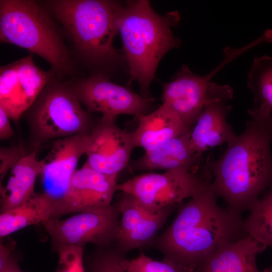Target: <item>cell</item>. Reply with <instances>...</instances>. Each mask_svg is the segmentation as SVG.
<instances>
[{"instance_id":"6da1fadb","label":"cell","mask_w":272,"mask_h":272,"mask_svg":"<svg viewBox=\"0 0 272 272\" xmlns=\"http://www.w3.org/2000/svg\"><path fill=\"white\" fill-rule=\"evenodd\" d=\"M241 134L218 159L208 160L211 187L227 208L241 215L250 211L272 183V109L252 107Z\"/></svg>"},{"instance_id":"7a4b0ae2","label":"cell","mask_w":272,"mask_h":272,"mask_svg":"<svg viewBox=\"0 0 272 272\" xmlns=\"http://www.w3.org/2000/svg\"><path fill=\"white\" fill-rule=\"evenodd\" d=\"M211 181L178 205L173 222L150 245L163 254V260L189 272L221 242L248 235L241 215L218 204Z\"/></svg>"},{"instance_id":"3957f363","label":"cell","mask_w":272,"mask_h":272,"mask_svg":"<svg viewBox=\"0 0 272 272\" xmlns=\"http://www.w3.org/2000/svg\"><path fill=\"white\" fill-rule=\"evenodd\" d=\"M180 21L178 12L165 16L157 13L148 1H130L120 5L117 19L131 81L139 84L141 96L154 99L149 88L161 58L169 50L179 47L180 40L171 28Z\"/></svg>"},{"instance_id":"277c9868","label":"cell","mask_w":272,"mask_h":272,"mask_svg":"<svg viewBox=\"0 0 272 272\" xmlns=\"http://www.w3.org/2000/svg\"><path fill=\"white\" fill-rule=\"evenodd\" d=\"M44 7L62 25L75 52L86 63H115L120 55L113 45L120 4L106 0H49Z\"/></svg>"},{"instance_id":"5b68a950","label":"cell","mask_w":272,"mask_h":272,"mask_svg":"<svg viewBox=\"0 0 272 272\" xmlns=\"http://www.w3.org/2000/svg\"><path fill=\"white\" fill-rule=\"evenodd\" d=\"M0 41L39 55L50 64L59 79L74 72L71 52L51 14L41 3L1 0Z\"/></svg>"},{"instance_id":"8992f818","label":"cell","mask_w":272,"mask_h":272,"mask_svg":"<svg viewBox=\"0 0 272 272\" xmlns=\"http://www.w3.org/2000/svg\"><path fill=\"white\" fill-rule=\"evenodd\" d=\"M27 112L34 146L38 148L51 140L90 135L98 121L83 108L71 83L56 77Z\"/></svg>"},{"instance_id":"52a82bcc","label":"cell","mask_w":272,"mask_h":272,"mask_svg":"<svg viewBox=\"0 0 272 272\" xmlns=\"http://www.w3.org/2000/svg\"><path fill=\"white\" fill-rule=\"evenodd\" d=\"M211 180L210 171L203 165L198 174L185 169L143 173L117 184V191L131 195L146 209L155 213L192 197Z\"/></svg>"},{"instance_id":"ba28073f","label":"cell","mask_w":272,"mask_h":272,"mask_svg":"<svg viewBox=\"0 0 272 272\" xmlns=\"http://www.w3.org/2000/svg\"><path fill=\"white\" fill-rule=\"evenodd\" d=\"M120 219V209L116 202L67 219H50L43 224L55 250L64 245L83 247L88 243L96 247H104L117 242Z\"/></svg>"},{"instance_id":"9c48e42d","label":"cell","mask_w":272,"mask_h":272,"mask_svg":"<svg viewBox=\"0 0 272 272\" xmlns=\"http://www.w3.org/2000/svg\"><path fill=\"white\" fill-rule=\"evenodd\" d=\"M221 69L219 65L209 74L200 77L183 65L171 81L162 84V104L188 129H192L208 102L233 95L230 86L220 85L211 81Z\"/></svg>"},{"instance_id":"30bf717a","label":"cell","mask_w":272,"mask_h":272,"mask_svg":"<svg viewBox=\"0 0 272 272\" xmlns=\"http://www.w3.org/2000/svg\"><path fill=\"white\" fill-rule=\"evenodd\" d=\"M71 84L82 105L90 113L115 117L127 114L137 117L152 111L154 99L145 98L127 87L112 82L102 73Z\"/></svg>"},{"instance_id":"8fae6325","label":"cell","mask_w":272,"mask_h":272,"mask_svg":"<svg viewBox=\"0 0 272 272\" xmlns=\"http://www.w3.org/2000/svg\"><path fill=\"white\" fill-rule=\"evenodd\" d=\"M54 73L36 65L32 55L0 69V107L17 121L33 105Z\"/></svg>"},{"instance_id":"7c38bea8","label":"cell","mask_w":272,"mask_h":272,"mask_svg":"<svg viewBox=\"0 0 272 272\" xmlns=\"http://www.w3.org/2000/svg\"><path fill=\"white\" fill-rule=\"evenodd\" d=\"M117 177L98 172L85 163L75 171L65 192L55 201L51 219L110 206L117 191Z\"/></svg>"},{"instance_id":"4fadbf2b","label":"cell","mask_w":272,"mask_h":272,"mask_svg":"<svg viewBox=\"0 0 272 272\" xmlns=\"http://www.w3.org/2000/svg\"><path fill=\"white\" fill-rule=\"evenodd\" d=\"M115 117L102 115L89 135L85 163L100 173L118 175L129 163L135 148L132 133L118 126Z\"/></svg>"},{"instance_id":"5bb4252c","label":"cell","mask_w":272,"mask_h":272,"mask_svg":"<svg viewBox=\"0 0 272 272\" xmlns=\"http://www.w3.org/2000/svg\"><path fill=\"white\" fill-rule=\"evenodd\" d=\"M120 212L117 245L125 253L150 246L177 206L152 212L130 194L121 192L117 201Z\"/></svg>"},{"instance_id":"9a60e30c","label":"cell","mask_w":272,"mask_h":272,"mask_svg":"<svg viewBox=\"0 0 272 272\" xmlns=\"http://www.w3.org/2000/svg\"><path fill=\"white\" fill-rule=\"evenodd\" d=\"M88 136L78 134L54 141L48 154L41 160L39 176L43 192L56 199L61 197L85 154Z\"/></svg>"},{"instance_id":"2e32d148","label":"cell","mask_w":272,"mask_h":272,"mask_svg":"<svg viewBox=\"0 0 272 272\" xmlns=\"http://www.w3.org/2000/svg\"><path fill=\"white\" fill-rule=\"evenodd\" d=\"M232 96L213 99L205 105L202 113L191 129L190 141L199 156L224 144L229 145L237 135L227 121L232 107L228 101Z\"/></svg>"},{"instance_id":"e0dca14e","label":"cell","mask_w":272,"mask_h":272,"mask_svg":"<svg viewBox=\"0 0 272 272\" xmlns=\"http://www.w3.org/2000/svg\"><path fill=\"white\" fill-rule=\"evenodd\" d=\"M266 246L250 235L220 243L192 272H261L256 257Z\"/></svg>"},{"instance_id":"ac0fdd59","label":"cell","mask_w":272,"mask_h":272,"mask_svg":"<svg viewBox=\"0 0 272 272\" xmlns=\"http://www.w3.org/2000/svg\"><path fill=\"white\" fill-rule=\"evenodd\" d=\"M191 129L148 152L128 163L132 171H165L185 169L195 172L201 156L193 150L190 141Z\"/></svg>"},{"instance_id":"d6986e66","label":"cell","mask_w":272,"mask_h":272,"mask_svg":"<svg viewBox=\"0 0 272 272\" xmlns=\"http://www.w3.org/2000/svg\"><path fill=\"white\" fill-rule=\"evenodd\" d=\"M138 125L132 132L136 147L151 151L189 130L180 119L162 104L151 112L136 117Z\"/></svg>"},{"instance_id":"ffe728a7","label":"cell","mask_w":272,"mask_h":272,"mask_svg":"<svg viewBox=\"0 0 272 272\" xmlns=\"http://www.w3.org/2000/svg\"><path fill=\"white\" fill-rule=\"evenodd\" d=\"M38 148L34 147L15 165L6 185L0 187L1 213L23 203L36 193L35 182L42 167V161L36 156Z\"/></svg>"},{"instance_id":"44dd1931","label":"cell","mask_w":272,"mask_h":272,"mask_svg":"<svg viewBox=\"0 0 272 272\" xmlns=\"http://www.w3.org/2000/svg\"><path fill=\"white\" fill-rule=\"evenodd\" d=\"M56 200L42 191L36 193L23 203L1 213V239L28 226L43 223L51 219Z\"/></svg>"},{"instance_id":"7402d4cb","label":"cell","mask_w":272,"mask_h":272,"mask_svg":"<svg viewBox=\"0 0 272 272\" xmlns=\"http://www.w3.org/2000/svg\"><path fill=\"white\" fill-rule=\"evenodd\" d=\"M243 220L245 232L266 247H272V183Z\"/></svg>"},{"instance_id":"603a6c76","label":"cell","mask_w":272,"mask_h":272,"mask_svg":"<svg viewBox=\"0 0 272 272\" xmlns=\"http://www.w3.org/2000/svg\"><path fill=\"white\" fill-rule=\"evenodd\" d=\"M247 86L253 96V107L265 106L272 109V57L263 55L254 59Z\"/></svg>"},{"instance_id":"cb8c5ba5","label":"cell","mask_w":272,"mask_h":272,"mask_svg":"<svg viewBox=\"0 0 272 272\" xmlns=\"http://www.w3.org/2000/svg\"><path fill=\"white\" fill-rule=\"evenodd\" d=\"M126 253L117 243L104 247H96L84 258L86 272H125L122 262Z\"/></svg>"},{"instance_id":"d4e9b609","label":"cell","mask_w":272,"mask_h":272,"mask_svg":"<svg viewBox=\"0 0 272 272\" xmlns=\"http://www.w3.org/2000/svg\"><path fill=\"white\" fill-rule=\"evenodd\" d=\"M125 272H189L185 268L164 260H154L147 256L141 249L134 258H125L122 262Z\"/></svg>"},{"instance_id":"484cf974","label":"cell","mask_w":272,"mask_h":272,"mask_svg":"<svg viewBox=\"0 0 272 272\" xmlns=\"http://www.w3.org/2000/svg\"><path fill=\"white\" fill-rule=\"evenodd\" d=\"M55 250L58 255L55 272H86L83 247L64 245Z\"/></svg>"},{"instance_id":"4316f807","label":"cell","mask_w":272,"mask_h":272,"mask_svg":"<svg viewBox=\"0 0 272 272\" xmlns=\"http://www.w3.org/2000/svg\"><path fill=\"white\" fill-rule=\"evenodd\" d=\"M25 155L21 144L0 148V186L7 173Z\"/></svg>"},{"instance_id":"83f0119b","label":"cell","mask_w":272,"mask_h":272,"mask_svg":"<svg viewBox=\"0 0 272 272\" xmlns=\"http://www.w3.org/2000/svg\"><path fill=\"white\" fill-rule=\"evenodd\" d=\"M0 272L24 271L19 267L13 252H4L0 254Z\"/></svg>"},{"instance_id":"f1b7e54d","label":"cell","mask_w":272,"mask_h":272,"mask_svg":"<svg viewBox=\"0 0 272 272\" xmlns=\"http://www.w3.org/2000/svg\"><path fill=\"white\" fill-rule=\"evenodd\" d=\"M10 118L6 111L0 107V139L2 140H8L14 136V131L10 124Z\"/></svg>"},{"instance_id":"f546056e","label":"cell","mask_w":272,"mask_h":272,"mask_svg":"<svg viewBox=\"0 0 272 272\" xmlns=\"http://www.w3.org/2000/svg\"><path fill=\"white\" fill-rule=\"evenodd\" d=\"M261 272H272V265L268 268L264 269Z\"/></svg>"},{"instance_id":"4dcf8cb0","label":"cell","mask_w":272,"mask_h":272,"mask_svg":"<svg viewBox=\"0 0 272 272\" xmlns=\"http://www.w3.org/2000/svg\"><path fill=\"white\" fill-rule=\"evenodd\" d=\"M1 244H3V243H1ZM1 244H0V245H1ZM12 245V246H13V245ZM13 247H14V246H13Z\"/></svg>"}]
</instances>
